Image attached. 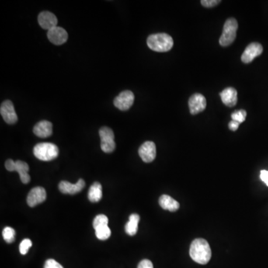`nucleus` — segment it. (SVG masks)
<instances>
[{
    "label": "nucleus",
    "mask_w": 268,
    "mask_h": 268,
    "mask_svg": "<svg viewBox=\"0 0 268 268\" xmlns=\"http://www.w3.org/2000/svg\"><path fill=\"white\" fill-rule=\"evenodd\" d=\"M32 242L29 238L24 239L19 245V252L22 255H26L29 252V249L32 248Z\"/></svg>",
    "instance_id": "nucleus-25"
},
{
    "label": "nucleus",
    "mask_w": 268,
    "mask_h": 268,
    "mask_svg": "<svg viewBox=\"0 0 268 268\" xmlns=\"http://www.w3.org/2000/svg\"><path fill=\"white\" fill-rule=\"evenodd\" d=\"M95 230L97 238H99L102 241L108 239L111 235V230L109 228L108 225L102 226V227L95 229Z\"/></svg>",
    "instance_id": "nucleus-21"
},
{
    "label": "nucleus",
    "mask_w": 268,
    "mask_h": 268,
    "mask_svg": "<svg viewBox=\"0 0 268 268\" xmlns=\"http://www.w3.org/2000/svg\"><path fill=\"white\" fill-rule=\"evenodd\" d=\"M220 2L221 1H218V0H202L200 3L206 8H213V7L218 5Z\"/></svg>",
    "instance_id": "nucleus-27"
},
{
    "label": "nucleus",
    "mask_w": 268,
    "mask_h": 268,
    "mask_svg": "<svg viewBox=\"0 0 268 268\" xmlns=\"http://www.w3.org/2000/svg\"><path fill=\"white\" fill-rule=\"evenodd\" d=\"M147 44L151 50L157 53H165L172 50L174 40L172 36L165 33L154 34L147 39Z\"/></svg>",
    "instance_id": "nucleus-2"
},
{
    "label": "nucleus",
    "mask_w": 268,
    "mask_h": 268,
    "mask_svg": "<svg viewBox=\"0 0 268 268\" xmlns=\"http://www.w3.org/2000/svg\"><path fill=\"white\" fill-rule=\"evenodd\" d=\"M189 254L192 260L200 265H206L211 259V248L206 240L197 238L192 241Z\"/></svg>",
    "instance_id": "nucleus-1"
},
{
    "label": "nucleus",
    "mask_w": 268,
    "mask_h": 268,
    "mask_svg": "<svg viewBox=\"0 0 268 268\" xmlns=\"http://www.w3.org/2000/svg\"><path fill=\"white\" fill-rule=\"evenodd\" d=\"M263 53V47L259 43H252L248 45L245 49V52L241 55V60L245 64H249L252 60L262 54Z\"/></svg>",
    "instance_id": "nucleus-9"
},
{
    "label": "nucleus",
    "mask_w": 268,
    "mask_h": 268,
    "mask_svg": "<svg viewBox=\"0 0 268 268\" xmlns=\"http://www.w3.org/2000/svg\"><path fill=\"white\" fill-rule=\"evenodd\" d=\"M140 217L138 214H132L129 217V221L125 225V232L127 235L133 236L138 231Z\"/></svg>",
    "instance_id": "nucleus-20"
},
{
    "label": "nucleus",
    "mask_w": 268,
    "mask_h": 268,
    "mask_svg": "<svg viewBox=\"0 0 268 268\" xmlns=\"http://www.w3.org/2000/svg\"><path fill=\"white\" fill-rule=\"evenodd\" d=\"M44 268H64V267L54 259H50L45 262Z\"/></svg>",
    "instance_id": "nucleus-26"
},
{
    "label": "nucleus",
    "mask_w": 268,
    "mask_h": 268,
    "mask_svg": "<svg viewBox=\"0 0 268 268\" xmlns=\"http://www.w3.org/2000/svg\"><path fill=\"white\" fill-rule=\"evenodd\" d=\"M47 36L52 43L57 46L64 44L68 40V33L67 31L58 26L48 31Z\"/></svg>",
    "instance_id": "nucleus-10"
},
{
    "label": "nucleus",
    "mask_w": 268,
    "mask_h": 268,
    "mask_svg": "<svg viewBox=\"0 0 268 268\" xmlns=\"http://www.w3.org/2000/svg\"><path fill=\"white\" fill-rule=\"evenodd\" d=\"M101 138V148L105 153H112L116 149L114 133L111 128L102 127L99 130Z\"/></svg>",
    "instance_id": "nucleus-5"
},
{
    "label": "nucleus",
    "mask_w": 268,
    "mask_h": 268,
    "mask_svg": "<svg viewBox=\"0 0 268 268\" xmlns=\"http://www.w3.org/2000/svg\"><path fill=\"white\" fill-rule=\"evenodd\" d=\"M38 23L42 29L49 31L57 26V19L50 11H43L38 15Z\"/></svg>",
    "instance_id": "nucleus-13"
},
{
    "label": "nucleus",
    "mask_w": 268,
    "mask_h": 268,
    "mask_svg": "<svg viewBox=\"0 0 268 268\" xmlns=\"http://www.w3.org/2000/svg\"><path fill=\"white\" fill-rule=\"evenodd\" d=\"M0 113L7 124L13 125L18 122V115L11 101L6 100L2 102L0 107Z\"/></svg>",
    "instance_id": "nucleus-6"
},
{
    "label": "nucleus",
    "mask_w": 268,
    "mask_h": 268,
    "mask_svg": "<svg viewBox=\"0 0 268 268\" xmlns=\"http://www.w3.org/2000/svg\"><path fill=\"white\" fill-rule=\"evenodd\" d=\"M94 229L99 228L102 226L108 225V217L105 214H99L95 217L93 221Z\"/></svg>",
    "instance_id": "nucleus-23"
},
{
    "label": "nucleus",
    "mask_w": 268,
    "mask_h": 268,
    "mask_svg": "<svg viewBox=\"0 0 268 268\" xmlns=\"http://www.w3.org/2000/svg\"><path fill=\"white\" fill-rule=\"evenodd\" d=\"M29 171V165L23 161H18L15 162V172H18L22 182L27 184L30 182V175L28 174Z\"/></svg>",
    "instance_id": "nucleus-17"
},
{
    "label": "nucleus",
    "mask_w": 268,
    "mask_h": 268,
    "mask_svg": "<svg viewBox=\"0 0 268 268\" xmlns=\"http://www.w3.org/2000/svg\"><path fill=\"white\" fill-rule=\"evenodd\" d=\"M103 194H102V186L100 182H95L93 184L90 186L88 192V198L89 201L92 203H97L100 201L102 198Z\"/></svg>",
    "instance_id": "nucleus-19"
},
{
    "label": "nucleus",
    "mask_w": 268,
    "mask_h": 268,
    "mask_svg": "<svg viewBox=\"0 0 268 268\" xmlns=\"http://www.w3.org/2000/svg\"><path fill=\"white\" fill-rule=\"evenodd\" d=\"M159 203L163 210H168L172 213L178 211L179 208V203L167 195H163L160 197Z\"/></svg>",
    "instance_id": "nucleus-18"
},
{
    "label": "nucleus",
    "mask_w": 268,
    "mask_h": 268,
    "mask_svg": "<svg viewBox=\"0 0 268 268\" xmlns=\"http://www.w3.org/2000/svg\"><path fill=\"white\" fill-rule=\"evenodd\" d=\"M240 123L238 122H235V121H231L230 123H229V128L230 130H232V131H235V130H238V127H239Z\"/></svg>",
    "instance_id": "nucleus-31"
},
{
    "label": "nucleus",
    "mask_w": 268,
    "mask_h": 268,
    "mask_svg": "<svg viewBox=\"0 0 268 268\" xmlns=\"http://www.w3.org/2000/svg\"><path fill=\"white\" fill-rule=\"evenodd\" d=\"M33 152L40 161H51L57 158L59 150L57 146L53 143H42L35 146Z\"/></svg>",
    "instance_id": "nucleus-3"
},
{
    "label": "nucleus",
    "mask_w": 268,
    "mask_h": 268,
    "mask_svg": "<svg viewBox=\"0 0 268 268\" xmlns=\"http://www.w3.org/2000/svg\"><path fill=\"white\" fill-rule=\"evenodd\" d=\"M46 199V192L43 187H35L29 192L27 197V203L30 207L43 203Z\"/></svg>",
    "instance_id": "nucleus-12"
},
{
    "label": "nucleus",
    "mask_w": 268,
    "mask_h": 268,
    "mask_svg": "<svg viewBox=\"0 0 268 268\" xmlns=\"http://www.w3.org/2000/svg\"><path fill=\"white\" fill-rule=\"evenodd\" d=\"M134 102V95L130 90L123 91L114 99L115 107L120 110L125 111L130 109Z\"/></svg>",
    "instance_id": "nucleus-7"
},
{
    "label": "nucleus",
    "mask_w": 268,
    "mask_h": 268,
    "mask_svg": "<svg viewBox=\"0 0 268 268\" xmlns=\"http://www.w3.org/2000/svg\"><path fill=\"white\" fill-rule=\"evenodd\" d=\"M220 95L223 103L227 107H234L238 102V92L235 88H226L221 92Z\"/></svg>",
    "instance_id": "nucleus-16"
},
{
    "label": "nucleus",
    "mask_w": 268,
    "mask_h": 268,
    "mask_svg": "<svg viewBox=\"0 0 268 268\" xmlns=\"http://www.w3.org/2000/svg\"><path fill=\"white\" fill-rule=\"evenodd\" d=\"M260 178L265 184L268 186V171L266 170H262L261 171Z\"/></svg>",
    "instance_id": "nucleus-30"
},
{
    "label": "nucleus",
    "mask_w": 268,
    "mask_h": 268,
    "mask_svg": "<svg viewBox=\"0 0 268 268\" xmlns=\"http://www.w3.org/2000/svg\"><path fill=\"white\" fill-rule=\"evenodd\" d=\"M232 119L235 122H238L240 124L244 123L247 117V112L245 109H239V110H236L232 114Z\"/></svg>",
    "instance_id": "nucleus-24"
},
{
    "label": "nucleus",
    "mask_w": 268,
    "mask_h": 268,
    "mask_svg": "<svg viewBox=\"0 0 268 268\" xmlns=\"http://www.w3.org/2000/svg\"><path fill=\"white\" fill-rule=\"evenodd\" d=\"M15 235H16L15 230L10 227H5L3 231H2V236H3L4 240L8 244H11V243H13L15 241Z\"/></svg>",
    "instance_id": "nucleus-22"
},
{
    "label": "nucleus",
    "mask_w": 268,
    "mask_h": 268,
    "mask_svg": "<svg viewBox=\"0 0 268 268\" xmlns=\"http://www.w3.org/2000/svg\"><path fill=\"white\" fill-rule=\"evenodd\" d=\"M139 155L144 162H151L154 161L157 155L155 143L147 141L140 146Z\"/></svg>",
    "instance_id": "nucleus-8"
},
{
    "label": "nucleus",
    "mask_w": 268,
    "mask_h": 268,
    "mask_svg": "<svg viewBox=\"0 0 268 268\" xmlns=\"http://www.w3.org/2000/svg\"><path fill=\"white\" fill-rule=\"evenodd\" d=\"M238 22L234 18H230L226 21L223 28L222 35H221L219 43L221 46H230L233 43L236 37V32L238 30Z\"/></svg>",
    "instance_id": "nucleus-4"
},
{
    "label": "nucleus",
    "mask_w": 268,
    "mask_h": 268,
    "mask_svg": "<svg viewBox=\"0 0 268 268\" xmlns=\"http://www.w3.org/2000/svg\"><path fill=\"white\" fill-rule=\"evenodd\" d=\"M34 133L40 138H47L53 134V124L49 121H40L35 125Z\"/></svg>",
    "instance_id": "nucleus-15"
},
{
    "label": "nucleus",
    "mask_w": 268,
    "mask_h": 268,
    "mask_svg": "<svg viewBox=\"0 0 268 268\" xmlns=\"http://www.w3.org/2000/svg\"><path fill=\"white\" fill-rule=\"evenodd\" d=\"M85 186V181L83 179H78L75 184H71L67 181H61L59 184V190L63 194L75 195L83 190Z\"/></svg>",
    "instance_id": "nucleus-14"
},
{
    "label": "nucleus",
    "mask_w": 268,
    "mask_h": 268,
    "mask_svg": "<svg viewBox=\"0 0 268 268\" xmlns=\"http://www.w3.org/2000/svg\"><path fill=\"white\" fill-rule=\"evenodd\" d=\"M137 268H154L152 262L148 259H144L139 263Z\"/></svg>",
    "instance_id": "nucleus-28"
},
{
    "label": "nucleus",
    "mask_w": 268,
    "mask_h": 268,
    "mask_svg": "<svg viewBox=\"0 0 268 268\" xmlns=\"http://www.w3.org/2000/svg\"><path fill=\"white\" fill-rule=\"evenodd\" d=\"M189 109L192 115L201 113L206 109V100L205 97L200 93L194 94L189 100Z\"/></svg>",
    "instance_id": "nucleus-11"
},
{
    "label": "nucleus",
    "mask_w": 268,
    "mask_h": 268,
    "mask_svg": "<svg viewBox=\"0 0 268 268\" xmlns=\"http://www.w3.org/2000/svg\"><path fill=\"white\" fill-rule=\"evenodd\" d=\"M5 168L9 172H15V162L11 159L8 160L5 162Z\"/></svg>",
    "instance_id": "nucleus-29"
}]
</instances>
